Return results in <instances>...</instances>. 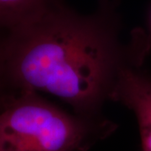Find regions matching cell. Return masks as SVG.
Listing matches in <instances>:
<instances>
[{
    "instance_id": "obj_1",
    "label": "cell",
    "mask_w": 151,
    "mask_h": 151,
    "mask_svg": "<svg viewBox=\"0 0 151 151\" xmlns=\"http://www.w3.org/2000/svg\"><path fill=\"white\" fill-rule=\"evenodd\" d=\"M111 0L83 15L59 3L1 39L6 77L15 92H43L59 97L76 115L99 119L127 65L146 55L148 37L135 30L129 43L119 36Z\"/></svg>"
},
{
    "instance_id": "obj_2",
    "label": "cell",
    "mask_w": 151,
    "mask_h": 151,
    "mask_svg": "<svg viewBox=\"0 0 151 151\" xmlns=\"http://www.w3.org/2000/svg\"><path fill=\"white\" fill-rule=\"evenodd\" d=\"M115 125L70 115L37 92H19L0 108V151H84Z\"/></svg>"
},
{
    "instance_id": "obj_3",
    "label": "cell",
    "mask_w": 151,
    "mask_h": 151,
    "mask_svg": "<svg viewBox=\"0 0 151 151\" xmlns=\"http://www.w3.org/2000/svg\"><path fill=\"white\" fill-rule=\"evenodd\" d=\"M145 57L136 59L122 70L110 99L134 111L141 138L151 136V76L142 67Z\"/></svg>"
},
{
    "instance_id": "obj_4",
    "label": "cell",
    "mask_w": 151,
    "mask_h": 151,
    "mask_svg": "<svg viewBox=\"0 0 151 151\" xmlns=\"http://www.w3.org/2000/svg\"><path fill=\"white\" fill-rule=\"evenodd\" d=\"M59 3L60 0H0V38Z\"/></svg>"
},
{
    "instance_id": "obj_5",
    "label": "cell",
    "mask_w": 151,
    "mask_h": 151,
    "mask_svg": "<svg viewBox=\"0 0 151 151\" xmlns=\"http://www.w3.org/2000/svg\"><path fill=\"white\" fill-rule=\"evenodd\" d=\"M14 93L16 92H14L11 89L6 77L4 65L2 57V51H1V38H0V107L8 97L14 95Z\"/></svg>"
}]
</instances>
